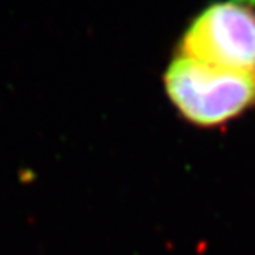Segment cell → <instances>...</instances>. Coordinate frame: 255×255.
<instances>
[{"instance_id": "obj_1", "label": "cell", "mask_w": 255, "mask_h": 255, "mask_svg": "<svg viewBox=\"0 0 255 255\" xmlns=\"http://www.w3.org/2000/svg\"><path fill=\"white\" fill-rule=\"evenodd\" d=\"M163 80L180 117L205 129L222 128L255 105V72L177 56Z\"/></svg>"}, {"instance_id": "obj_2", "label": "cell", "mask_w": 255, "mask_h": 255, "mask_svg": "<svg viewBox=\"0 0 255 255\" xmlns=\"http://www.w3.org/2000/svg\"><path fill=\"white\" fill-rule=\"evenodd\" d=\"M177 56L218 68L255 72V9L240 2L208 6L181 35Z\"/></svg>"}, {"instance_id": "obj_3", "label": "cell", "mask_w": 255, "mask_h": 255, "mask_svg": "<svg viewBox=\"0 0 255 255\" xmlns=\"http://www.w3.org/2000/svg\"><path fill=\"white\" fill-rule=\"evenodd\" d=\"M234 2H240V3H245V5H251V6L255 5V0H234Z\"/></svg>"}]
</instances>
